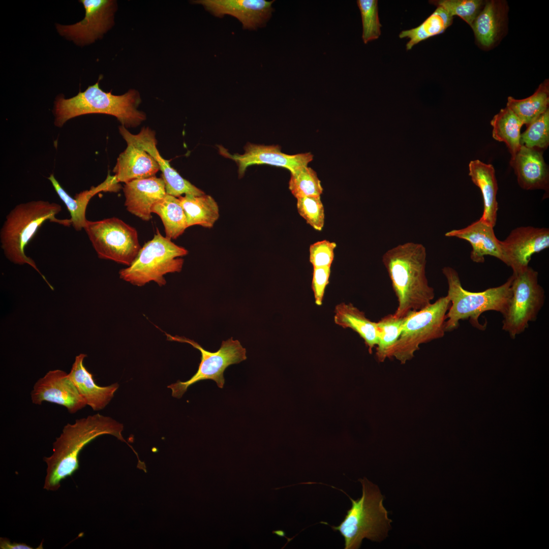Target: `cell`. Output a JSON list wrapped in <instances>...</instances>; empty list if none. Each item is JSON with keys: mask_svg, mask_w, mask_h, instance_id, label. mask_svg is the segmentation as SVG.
Listing matches in <instances>:
<instances>
[{"mask_svg": "<svg viewBox=\"0 0 549 549\" xmlns=\"http://www.w3.org/2000/svg\"><path fill=\"white\" fill-rule=\"evenodd\" d=\"M494 228L480 218L466 227L448 231L445 236L469 242L472 247L470 258L474 262L483 263L485 256H493L501 261V241L496 237Z\"/></svg>", "mask_w": 549, "mask_h": 549, "instance_id": "ffe728a7", "label": "cell"}, {"mask_svg": "<svg viewBox=\"0 0 549 549\" xmlns=\"http://www.w3.org/2000/svg\"><path fill=\"white\" fill-rule=\"evenodd\" d=\"M1 549H33V547L24 543L11 542L7 538L1 537L0 538Z\"/></svg>", "mask_w": 549, "mask_h": 549, "instance_id": "ab89813d", "label": "cell"}, {"mask_svg": "<svg viewBox=\"0 0 549 549\" xmlns=\"http://www.w3.org/2000/svg\"><path fill=\"white\" fill-rule=\"evenodd\" d=\"M501 261L516 273L528 266L531 257L548 248L549 230L547 228L522 226L512 230L501 241Z\"/></svg>", "mask_w": 549, "mask_h": 549, "instance_id": "4fadbf2b", "label": "cell"}, {"mask_svg": "<svg viewBox=\"0 0 549 549\" xmlns=\"http://www.w3.org/2000/svg\"><path fill=\"white\" fill-rule=\"evenodd\" d=\"M160 170L156 161L144 150L128 144L118 156L113 170L117 181L125 183L154 176Z\"/></svg>", "mask_w": 549, "mask_h": 549, "instance_id": "603a6c76", "label": "cell"}, {"mask_svg": "<svg viewBox=\"0 0 549 549\" xmlns=\"http://www.w3.org/2000/svg\"><path fill=\"white\" fill-rule=\"evenodd\" d=\"M505 14L502 3L490 1L485 3L471 27L482 46L490 47L498 40L504 22Z\"/></svg>", "mask_w": 549, "mask_h": 549, "instance_id": "d4e9b609", "label": "cell"}, {"mask_svg": "<svg viewBox=\"0 0 549 549\" xmlns=\"http://www.w3.org/2000/svg\"><path fill=\"white\" fill-rule=\"evenodd\" d=\"M86 356L83 353L76 356L69 375L86 405L95 411H98L109 403L119 385L115 383L106 386L98 385L93 375L84 365V359Z\"/></svg>", "mask_w": 549, "mask_h": 549, "instance_id": "44dd1931", "label": "cell"}, {"mask_svg": "<svg viewBox=\"0 0 549 549\" xmlns=\"http://www.w3.org/2000/svg\"><path fill=\"white\" fill-rule=\"evenodd\" d=\"M426 250L420 244L399 245L382 256V262L390 278L398 306L393 314L403 318L420 311L431 303L434 290L425 276Z\"/></svg>", "mask_w": 549, "mask_h": 549, "instance_id": "7a4b0ae2", "label": "cell"}, {"mask_svg": "<svg viewBox=\"0 0 549 549\" xmlns=\"http://www.w3.org/2000/svg\"><path fill=\"white\" fill-rule=\"evenodd\" d=\"M453 17L443 8L437 7L435 11L419 26L402 31L400 39L408 38L407 50L411 49L418 43L432 37L443 33L452 23Z\"/></svg>", "mask_w": 549, "mask_h": 549, "instance_id": "4dcf8cb0", "label": "cell"}, {"mask_svg": "<svg viewBox=\"0 0 549 549\" xmlns=\"http://www.w3.org/2000/svg\"><path fill=\"white\" fill-rule=\"evenodd\" d=\"M127 210L143 221L151 218V208L166 195L162 178L155 176L126 182L123 189Z\"/></svg>", "mask_w": 549, "mask_h": 549, "instance_id": "ac0fdd59", "label": "cell"}, {"mask_svg": "<svg viewBox=\"0 0 549 549\" xmlns=\"http://www.w3.org/2000/svg\"><path fill=\"white\" fill-rule=\"evenodd\" d=\"M362 26V39L364 44L378 39L381 24L378 15L377 0H358Z\"/></svg>", "mask_w": 549, "mask_h": 549, "instance_id": "e575fe53", "label": "cell"}, {"mask_svg": "<svg viewBox=\"0 0 549 549\" xmlns=\"http://www.w3.org/2000/svg\"><path fill=\"white\" fill-rule=\"evenodd\" d=\"M429 3L442 7L452 17H460L471 27L485 4L481 0H438Z\"/></svg>", "mask_w": 549, "mask_h": 549, "instance_id": "d590c367", "label": "cell"}, {"mask_svg": "<svg viewBox=\"0 0 549 549\" xmlns=\"http://www.w3.org/2000/svg\"><path fill=\"white\" fill-rule=\"evenodd\" d=\"M510 163L521 188L527 190H548V170L542 152L538 149L521 145Z\"/></svg>", "mask_w": 549, "mask_h": 549, "instance_id": "d6986e66", "label": "cell"}, {"mask_svg": "<svg viewBox=\"0 0 549 549\" xmlns=\"http://www.w3.org/2000/svg\"><path fill=\"white\" fill-rule=\"evenodd\" d=\"M493 127L492 135L494 139L503 142L507 146L512 160L521 145L520 144L521 129L523 122L509 108L500 110L491 121Z\"/></svg>", "mask_w": 549, "mask_h": 549, "instance_id": "83f0119b", "label": "cell"}, {"mask_svg": "<svg viewBox=\"0 0 549 549\" xmlns=\"http://www.w3.org/2000/svg\"><path fill=\"white\" fill-rule=\"evenodd\" d=\"M289 189L296 199L309 196L320 197L323 190L317 173L308 166L291 173Z\"/></svg>", "mask_w": 549, "mask_h": 549, "instance_id": "d6a6232c", "label": "cell"}, {"mask_svg": "<svg viewBox=\"0 0 549 549\" xmlns=\"http://www.w3.org/2000/svg\"><path fill=\"white\" fill-rule=\"evenodd\" d=\"M48 179L66 205L70 214L71 225L77 231H81L85 226L87 221L85 217V211L90 199L100 192H117L120 188L115 176L108 174L102 183L97 187H92L89 190L76 194L73 198L62 188L53 174H51Z\"/></svg>", "mask_w": 549, "mask_h": 549, "instance_id": "7402d4cb", "label": "cell"}, {"mask_svg": "<svg viewBox=\"0 0 549 549\" xmlns=\"http://www.w3.org/2000/svg\"><path fill=\"white\" fill-rule=\"evenodd\" d=\"M61 206L46 201L20 203L8 214L0 230L1 247L6 257L15 264H27L35 269L49 287L53 288L40 272L35 261L25 254L24 249L41 225L47 220L69 227L70 219H58L55 216Z\"/></svg>", "mask_w": 549, "mask_h": 549, "instance_id": "3957f363", "label": "cell"}, {"mask_svg": "<svg viewBox=\"0 0 549 549\" xmlns=\"http://www.w3.org/2000/svg\"><path fill=\"white\" fill-rule=\"evenodd\" d=\"M123 429L121 423L99 413L77 419L73 423H68L53 443L52 454L43 458L47 465L43 489L57 491L63 480L78 470L79 453L95 438L110 435L127 443L121 434Z\"/></svg>", "mask_w": 549, "mask_h": 549, "instance_id": "6da1fadb", "label": "cell"}, {"mask_svg": "<svg viewBox=\"0 0 549 549\" xmlns=\"http://www.w3.org/2000/svg\"><path fill=\"white\" fill-rule=\"evenodd\" d=\"M83 229L99 258L129 266L141 249L136 230L118 218L87 220Z\"/></svg>", "mask_w": 549, "mask_h": 549, "instance_id": "30bf717a", "label": "cell"}, {"mask_svg": "<svg viewBox=\"0 0 549 549\" xmlns=\"http://www.w3.org/2000/svg\"><path fill=\"white\" fill-rule=\"evenodd\" d=\"M337 244L327 240L316 242L310 245L309 260L313 267H330L334 259Z\"/></svg>", "mask_w": 549, "mask_h": 549, "instance_id": "74e56055", "label": "cell"}, {"mask_svg": "<svg viewBox=\"0 0 549 549\" xmlns=\"http://www.w3.org/2000/svg\"><path fill=\"white\" fill-rule=\"evenodd\" d=\"M450 304L446 295L420 311L409 313L399 338L388 352L387 358L394 357L404 364L413 357L421 344L443 337L446 315Z\"/></svg>", "mask_w": 549, "mask_h": 549, "instance_id": "ba28073f", "label": "cell"}, {"mask_svg": "<svg viewBox=\"0 0 549 549\" xmlns=\"http://www.w3.org/2000/svg\"><path fill=\"white\" fill-rule=\"evenodd\" d=\"M334 321L344 328H350L363 339L370 353L376 347L379 340V330L377 322L367 318L363 312L351 303H342L337 305L334 311Z\"/></svg>", "mask_w": 549, "mask_h": 549, "instance_id": "484cf974", "label": "cell"}, {"mask_svg": "<svg viewBox=\"0 0 549 549\" xmlns=\"http://www.w3.org/2000/svg\"><path fill=\"white\" fill-rule=\"evenodd\" d=\"M188 253L185 248L163 236L157 228L153 238L141 248L132 263L119 271L120 278L137 286L152 281L164 286L166 283L164 276L180 272L184 264L180 257Z\"/></svg>", "mask_w": 549, "mask_h": 549, "instance_id": "52a82bcc", "label": "cell"}, {"mask_svg": "<svg viewBox=\"0 0 549 549\" xmlns=\"http://www.w3.org/2000/svg\"><path fill=\"white\" fill-rule=\"evenodd\" d=\"M119 132L128 144L133 145L149 154L158 163L162 171V178L166 194L179 197L182 194L200 196L205 193L190 182L184 178L171 166L169 162L163 159L157 148L155 133L148 128H143L137 134L131 133L125 127L119 128Z\"/></svg>", "mask_w": 549, "mask_h": 549, "instance_id": "5bb4252c", "label": "cell"}, {"mask_svg": "<svg viewBox=\"0 0 549 549\" xmlns=\"http://www.w3.org/2000/svg\"><path fill=\"white\" fill-rule=\"evenodd\" d=\"M161 219L167 238L175 239L188 228L184 209L178 197L167 194L151 209Z\"/></svg>", "mask_w": 549, "mask_h": 549, "instance_id": "f1b7e54d", "label": "cell"}, {"mask_svg": "<svg viewBox=\"0 0 549 549\" xmlns=\"http://www.w3.org/2000/svg\"><path fill=\"white\" fill-rule=\"evenodd\" d=\"M538 273L529 266L513 273L512 294L507 310L503 316L502 329L514 339L536 320L543 306L545 295L538 282Z\"/></svg>", "mask_w": 549, "mask_h": 549, "instance_id": "9c48e42d", "label": "cell"}, {"mask_svg": "<svg viewBox=\"0 0 549 549\" xmlns=\"http://www.w3.org/2000/svg\"><path fill=\"white\" fill-rule=\"evenodd\" d=\"M548 104L549 86L546 80L529 97L518 100L509 97L506 106L528 126L548 109Z\"/></svg>", "mask_w": 549, "mask_h": 549, "instance_id": "f546056e", "label": "cell"}, {"mask_svg": "<svg viewBox=\"0 0 549 549\" xmlns=\"http://www.w3.org/2000/svg\"><path fill=\"white\" fill-rule=\"evenodd\" d=\"M447 284L448 297L451 304L446 315L445 330L452 331L458 327L461 320L469 319L471 325L484 330L486 325L479 322L480 315L484 312L494 311L504 315L511 296L512 277L503 284L488 288L481 292H471L465 289L458 272L446 266L442 269Z\"/></svg>", "mask_w": 549, "mask_h": 549, "instance_id": "8992f818", "label": "cell"}, {"mask_svg": "<svg viewBox=\"0 0 549 549\" xmlns=\"http://www.w3.org/2000/svg\"><path fill=\"white\" fill-rule=\"evenodd\" d=\"M274 1L265 0H199L205 9L217 17L230 15L237 18L245 29H255L263 26L270 18Z\"/></svg>", "mask_w": 549, "mask_h": 549, "instance_id": "e0dca14e", "label": "cell"}, {"mask_svg": "<svg viewBox=\"0 0 549 549\" xmlns=\"http://www.w3.org/2000/svg\"><path fill=\"white\" fill-rule=\"evenodd\" d=\"M185 213L188 227L200 225L210 228L218 220L220 214L217 203L210 196L185 195L178 197Z\"/></svg>", "mask_w": 549, "mask_h": 549, "instance_id": "4316f807", "label": "cell"}, {"mask_svg": "<svg viewBox=\"0 0 549 549\" xmlns=\"http://www.w3.org/2000/svg\"><path fill=\"white\" fill-rule=\"evenodd\" d=\"M406 318L407 316L398 318L389 314L377 322L379 340L376 355L379 362H384L387 358L388 352L399 338Z\"/></svg>", "mask_w": 549, "mask_h": 549, "instance_id": "1f68e13d", "label": "cell"}, {"mask_svg": "<svg viewBox=\"0 0 549 549\" xmlns=\"http://www.w3.org/2000/svg\"><path fill=\"white\" fill-rule=\"evenodd\" d=\"M169 340L186 343L201 353V361L196 373L188 380L176 382L168 386L173 397L180 399L192 385L201 380H212L223 388L225 383L224 373L229 365L240 363L247 359L246 350L238 340L232 338L223 341L220 349L212 352L204 349L193 340L166 333Z\"/></svg>", "mask_w": 549, "mask_h": 549, "instance_id": "8fae6325", "label": "cell"}, {"mask_svg": "<svg viewBox=\"0 0 549 549\" xmlns=\"http://www.w3.org/2000/svg\"><path fill=\"white\" fill-rule=\"evenodd\" d=\"M223 156L235 161L238 166V174L242 177L251 165L267 164L286 168L290 173L307 166L313 159L310 152L290 155L281 151L280 146L249 144L243 154L231 155L225 148H220Z\"/></svg>", "mask_w": 549, "mask_h": 549, "instance_id": "2e32d148", "label": "cell"}, {"mask_svg": "<svg viewBox=\"0 0 549 549\" xmlns=\"http://www.w3.org/2000/svg\"><path fill=\"white\" fill-rule=\"evenodd\" d=\"M30 398L34 404L48 402L65 407L71 414L86 406L69 373L60 370L49 371L38 379L30 392Z\"/></svg>", "mask_w": 549, "mask_h": 549, "instance_id": "9a60e30c", "label": "cell"}, {"mask_svg": "<svg viewBox=\"0 0 549 549\" xmlns=\"http://www.w3.org/2000/svg\"><path fill=\"white\" fill-rule=\"evenodd\" d=\"M527 126L521 135V145L536 149L546 148L549 144V109Z\"/></svg>", "mask_w": 549, "mask_h": 549, "instance_id": "836d02e7", "label": "cell"}, {"mask_svg": "<svg viewBox=\"0 0 549 549\" xmlns=\"http://www.w3.org/2000/svg\"><path fill=\"white\" fill-rule=\"evenodd\" d=\"M298 214L312 227L321 231L324 224L325 214L320 197L309 196L297 199Z\"/></svg>", "mask_w": 549, "mask_h": 549, "instance_id": "8d00e7d4", "label": "cell"}, {"mask_svg": "<svg viewBox=\"0 0 549 549\" xmlns=\"http://www.w3.org/2000/svg\"><path fill=\"white\" fill-rule=\"evenodd\" d=\"M84 18L70 25L56 24L58 33L79 45L94 42L112 25L116 3L112 0H81Z\"/></svg>", "mask_w": 549, "mask_h": 549, "instance_id": "7c38bea8", "label": "cell"}, {"mask_svg": "<svg viewBox=\"0 0 549 549\" xmlns=\"http://www.w3.org/2000/svg\"><path fill=\"white\" fill-rule=\"evenodd\" d=\"M362 485V495L357 500L350 497L352 505L343 521L338 526H331L339 531L345 540V549H357L363 539L380 542L388 535L392 520L383 505L384 496L378 486L367 478L358 480Z\"/></svg>", "mask_w": 549, "mask_h": 549, "instance_id": "5b68a950", "label": "cell"}, {"mask_svg": "<svg viewBox=\"0 0 549 549\" xmlns=\"http://www.w3.org/2000/svg\"><path fill=\"white\" fill-rule=\"evenodd\" d=\"M469 170L473 182L480 189L482 195L483 211L480 219L494 227L498 210L495 169L492 165L475 160L470 162Z\"/></svg>", "mask_w": 549, "mask_h": 549, "instance_id": "cb8c5ba5", "label": "cell"}, {"mask_svg": "<svg viewBox=\"0 0 549 549\" xmlns=\"http://www.w3.org/2000/svg\"><path fill=\"white\" fill-rule=\"evenodd\" d=\"M330 274V267H313L312 278V289L315 297V303L321 306L325 288L329 283Z\"/></svg>", "mask_w": 549, "mask_h": 549, "instance_id": "f35d334b", "label": "cell"}, {"mask_svg": "<svg viewBox=\"0 0 549 549\" xmlns=\"http://www.w3.org/2000/svg\"><path fill=\"white\" fill-rule=\"evenodd\" d=\"M98 81L71 98L58 96L54 107V124L62 127L69 119L81 115L102 113L114 116L125 127H136L145 119L144 113L137 109L141 102L139 94L130 89L122 95H114L102 90Z\"/></svg>", "mask_w": 549, "mask_h": 549, "instance_id": "277c9868", "label": "cell"}]
</instances>
